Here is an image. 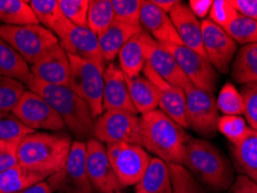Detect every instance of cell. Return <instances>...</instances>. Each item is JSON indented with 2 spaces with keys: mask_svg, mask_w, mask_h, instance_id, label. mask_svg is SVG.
Wrapping results in <instances>:
<instances>
[{
  "mask_svg": "<svg viewBox=\"0 0 257 193\" xmlns=\"http://www.w3.org/2000/svg\"><path fill=\"white\" fill-rule=\"evenodd\" d=\"M234 165L241 175L257 183V131H249L242 141L233 146Z\"/></svg>",
  "mask_w": 257,
  "mask_h": 193,
  "instance_id": "cell-26",
  "label": "cell"
},
{
  "mask_svg": "<svg viewBox=\"0 0 257 193\" xmlns=\"http://www.w3.org/2000/svg\"><path fill=\"white\" fill-rule=\"evenodd\" d=\"M183 166L194 178L210 190L221 192L234 183L233 165L218 147L206 140L189 135Z\"/></svg>",
  "mask_w": 257,
  "mask_h": 193,
  "instance_id": "cell-3",
  "label": "cell"
},
{
  "mask_svg": "<svg viewBox=\"0 0 257 193\" xmlns=\"http://www.w3.org/2000/svg\"><path fill=\"white\" fill-rule=\"evenodd\" d=\"M29 4L39 19L40 25L50 30L57 37L71 25L60 11L58 0H30Z\"/></svg>",
  "mask_w": 257,
  "mask_h": 193,
  "instance_id": "cell-28",
  "label": "cell"
},
{
  "mask_svg": "<svg viewBox=\"0 0 257 193\" xmlns=\"http://www.w3.org/2000/svg\"><path fill=\"white\" fill-rule=\"evenodd\" d=\"M105 149L112 169L123 186L137 185L152 160L144 147L132 143H108Z\"/></svg>",
  "mask_w": 257,
  "mask_h": 193,
  "instance_id": "cell-8",
  "label": "cell"
},
{
  "mask_svg": "<svg viewBox=\"0 0 257 193\" xmlns=\"http://www.w3.org/2000/svg\"><path fill=\"white\" fill-rule=\"evenodd\" d=\"M145 36L146 33L143 30L142 33L132 37L119 51L118 66L125 74V77H137L143 73L144 67L147 63Z\"/></svg>",
  "mask_w": 257,
  "mask_h": 193,
  "instance_id": "cell-23",
  "label": "cell"
},
{
  "mask_svg": "<svg viewBox=\"0 0 257 193\" xmlns=\"http://www.w3.org/2000/svg\"><path fill=\"white\" fill-rule=\"evenodd\" d=\"M158 9H160L162 12L169 14L172 12V10L180 2L177 0H151Z\"/></svg>",
  "mask_w": 257,
  "mask_h": 193,
  "instance_id": "cell-48",
  "label": "cell"
},
{
  "mask_svg": "<svg viewBox=\"0 0 257 193\" xmlns=\"http://www.w3.org/2000/svg\"><path fill=\"white\" fill-rule=\"evenodd\" d=\"M187 112L190 127L203 137H215L218 132L219 110L217 101L211 94L203 92L195 86L184 90Z\"/></svg>",
  "mask_w": 257,
  "mask_h": 193,
  "instance_id": "cell-12",
  "label": "cell"
},
{
  "mask_svg": "<svg viewBox=\"0 0 257 193\" xmlns=\"http://www.w3.org/2000/svg\"><path fill=\"white\" fill-rule=\"evenodd\" d=\"M33 132L35 131L26 126L12 111H0V139L4 141L20 142Z\"/></svg>",
  "mask_w": 257,
  "mask_h": 193,
  "instance_id": "cell-33",
  "label": "cell"
},
{
  "mask_svg": "<svg viewBox=\"0 0 257 193\" xmlns=\"http://www.w3.org/2000/svg\"><path fill=\"white\" fill-rule=\"evenodd\" d=\"M136 193H143V192H138V191H136Z\"/></svg>",
  "mask_w": 257,
  "mask_h": 193,
  "instance_id": "cell-50",
  "label": "cell"
},
{
  "mask_svg": "<svg viewBox=\"0 0 257 193\" xmlns=\"http://www.w3.org/2000/svg\"><path fill=\"white\" fill-rule=\"evenodd\" d=\"M212 4V0H190L189 2V9L196 15V18L204 19L209 15Z\"/></svg>",
  "mask_w": 257,
  "mask_h": 193,
  "instance_id": "cell-46",
  "label": "cell"
},
{
  "mask_svg": "<svg viewBox=\"0 0 257 193\" xmlns=\"http://www.w3.org/2000/svg\"><path fill=\"white\" fill-rule=\"evenodd\" d=\"M128 94L132 104L137 113H145L157 110L159 107V96L156 87L149 79L139 74L137 77H125Z\"/></svg>",
  "mask_w": 257,
  "mask_h": 193,
  "instance_id": "cell-24",
  "label": "cell"
},
{
  "mask_svg": "<svg viewBox=\"0 0 257 193\" xmlns=\"http://www.w3.org/2000/svg\"><path fill=\"white\" fill-rule=\"evenodd\" d=\"M241 95L243 97L245 122L251 130L257 131V83L244 85Z\"/></svg>",
  "mask_w": 257,
  "mask_h": 193,
  "instance_id": "cell-42",
  "label": "cell"
},
{
  "mask_svg": "<svg viewBox=\"0 0 257 193\" xmlns=\"http://www.w3.org/2000/svg\"><path fill=\"white\" fill-rule=\"evenodd\" d=\"M218 131L234 145L242 141L250 131L247 122L241 116H221L218 120Z\"/></svg>",
  "mask_w": 257,
  "mask_h": 193,
  "instance_id": "cell-36",
  "label": "cell"
},
{
  "mask_svg": "<svg viewBox=\"0 0 257 193\" xmlns=\"http://www.w3.org/2000/svg\"><path fill=\"white\" fill-rule=\"evenodd\" d=\"M0 24L11 27L40 25L29 2L26 0H0Z\"/></svg>",
  "mask_w": 257,
  "mask_h": 193,
  "instance_id": "cell-30",
  "label": "cell"
},
{
  "mask_svg": "<svg viewBox=\"0 0 257 193\" xmlns=\"http://www.w3.org/2000/svg\"><path fill=\"white\" fill-rule=\"evenodd\" d=\"M72 143L65 132L35 131L19 142V164L48 178L66 164Z\"/></svg>",
  "mask_w": 257,
  "mask_h": 193,
  "instance_id": "cell-1",
  "label": "cell"
},
{
  "mask_svg": "<svg viewBox=\"0 0 257 193\" xmlns=\"http://www.w3.org/2000/svg\"><path fill=\"white\" fill-rule=\"evenodd\" d=\"M18 146L19 142L10 143L5 149L0 153V172L13 168L19 164L18 161Z\"/></svg>",
  "mask_w": 257,
  "mask_h": 193,
  "instance_id": "cell-43",
  "label": "cell"
},
{
  "mask_svg": "<svg viewBox=\"0 0 257 193\" xmlns=\"http://www.w3.org/2000/svg\"><path fill=\"white\" fill-rule=\"evenodd\" d=\"M115 21L112 0H89L87 28L100 36Z\"/></svg>",
  "mask_w": 257,
  "mask_h": 193,
  "instance_id": "cell-32",
  "label": "cell"
},
{
  "mask_svg": "<svg viewBox=\"0 0 257 193\" xmlns=\"http://www.w3.org/2000/svg\"><path fill=\"white\" fill-rule=\"evenodd\" d=\"M93 135L104 145L132 143L142 146L139 117L125 111H103L96 118Z\"/></svg>",
  "mask_w": 257,
  "mask_h": 193,
  "instance_id": "cell-9",
  "label": "cell"
},
{
  "mask_svg": "<svg viewBox=\"0 0 257 193\" xmlns=\"http://www.w3.org/2000/svg\"><path fill=\"white\" fill-rule=\"evenodd\" d=\"M233 80L241 85L257 83V43L243 45L232 64Z\"/></svg>",
  "mask_w": 257,
  "mask_h": 193,
  "instance_id": "cell-29",
  "label": "cell"
},
{
  "mask_svg": "<svg viewBox=\"0 0 257 193\" xmlns=\"http://www.w3.org/2000/svg\"><path fill=\"white\" fill-rule=\"evenodd\" d=\"M43 180L47 177L18 164L0 172V193H17Z\"/></svg>",
  "mask_w": 257,
  "mask_h": 193,
  "instance_id": "cell-31",
  "label": "cell"
},
{
  "mask_svg": "<svg viewBox=\"0 0 257 193\" xmlns=\"http://www.w3.org/2000/svg\"><path fill=\"white\" fill-rule=\"evenodd\" d=\"M59 43L67 54L92 62L104 69V59L102 56L99 36L87 27H78L71 24L62 35L58 36Z\"/></svg>",
  "mask_w": 257,
  "mask_h": 193,
  "instance_id": "cell-17",
  "label": "cell"
},
{
  "mask_svg": "<svg viewBox=\"0 0 257 193\" xmlns=\"http://www.w3.org/2000/svg\"><path fill=\"white\" fill-rule=\"evenodd\" d=\"M143 75L149 79L156 87L160 110L168 117H171L174 122H176L183 128L190 127L187 112L186 95H184L183 90L172 86L171 83L159 77L147 63L143 70Z\"/></svg>",
  "mask_w": 257,
  "mask_h": 193,
  "instance_id": "cell-15",
  "label": "cell"
},
{
  "mask_svg": "<svg viewBox=\"0 0 257 193\" xmlns=\"http://www.w3.org/2000/svg\"><path fill=\"white\" fill-rule=\"evenodd\" d=\"M141 26L144 32L159 43L164 45L182 44L169 14L162 12L151 0L143 2Z\"/></svg>",
  "mask_w": 257,
  "mask_h": 193,
  "instance_id": "cell-20",
  "label": "cell"
},
{
  "mask_svg": "<svg viewBox=\"0 0 257 193\" xmlns=\"http://www.w3.org/2000/svg\"><path fill=\"white\" fill-rule=\"evenodd\" d=\"M165 47L174 56L191 85L213 95L218 74L210 60L183 44H167Z\"/></svg>",
  "mask_w": 257,
  "mask_h": 193,
  "instance_id": "cell-11",
  "label": "cell"
},
{
  "mask_svg": "<svg viewBox=\"0 0 257 193\" xmlns=\"http://www.w3.org/2000/svg\"><path fill=\"white\" fill-rule=\"evenodd\" d=\"M237 11L230 4V0H214L209 13V20L222 29H226L237 17Z\"/></svg>",
  "mask_w": 257,
  "mask_h": 193,
  "instance_id": "cell-41",
  "label": "cell"
},
{
  "mask_svg": "<svg viewBox=\"0 0 257 193\" xmlns=\"http://www.w3.org/2000/svg\"><path fill=\"white\" fill-rule=\"evenodd\" d=\"M202 35L206 58L212 64L214 70L227 74L230 63L237 51L236 42L209 19L202 22Z\"/></svg>",
  "mask_w": 257,
  "mask_h": 193,
  "instance_id": "cell-14",
  "label": "cell"
},
{
  "mask_svg": "<svg viewBox=\"0 0 257 193\" xmlns=\"http://www.w3.org/2000/svg\"><path fill=\"white\" fill-rule=\"evenodd\" d=\"M9 145H10V142H6V141H4V140L0 139V153H2L3 150L5 149Z\"/></svg>",
  "mask_w": 257,
  "mask_h": 193,
  "instance_id": "cell-49",
  "label": "cell"
},
{
  "mask_svg": "<svg viewBox=\"0 0 257 193\" xmlns=\"http://www.w3.org/2000/svg\"><path fill=\"white\" fill-rule=\"evenodd\" d=\"M215 101H217L218 110L221 111L225 116L243 115V97L233 83L226 82L219 92L218 98Z\"/></svg>",
  "mask_w": 257,
  "mask_h": 193,
  "instance_id": "cell-35",
  "label": "cell"
},
{
  "mask_svg": "<svg viewBox=\"0 0 257 193\" xmlns=\"http://www.w3.org/2000/svg\"><path fill=\"white\" fill-rule=\"evenodd\" d=\"M237 13L257 21V0H230Z\"/></svg>",
  "mask_w": 257,
  "mask_h": 193,
  "instance_id": "cell-44",
  "label": "cell"
},
{
  "mask_svg": "<svg viewBox=\"0 0 257 193\" xmlns=\"http://www.w3.org/2000/svg\"><path fill=\"white\" fill-rule=\"evenodd\" d=\"M26 90L27 87L22 82L0 77V111H13Z\"/></svg>",
  "mask_w": 257,
  "mask_h": 193,
  "instance_id": "cell-38",
  "label": "cell"
},
{
  "mask_svg": "<svg viewBox=\"0 0 257 193\" xmlns=\"http://www.w3.org/2000/svg\"><path fill=\"white\" fill-rule=\"evenodd\" d=\"M169 17L182 44L203 57H206L203 45L202 24L191 12L189 6L180 2L169 13Z\"/></svg>",
  "mask_w": 257,
  "mask_h": 193,
  "instance_id": "cell-21",
  "label": "cell"
},
{
  "mask_svg": "<svg viewBox=\"0 0 257 193\" xmlns=\"http://www.w3.org/2000/svg\"><path fill=\"white\" fill-rule=\"evenodd\" d=\"M136 191L143 193H173V183L168 164L158 157H152Z\"/></svg>",
  "mask_w": 257,
  "mask_h": 193,
  "instance_id": "cell-25",
  "label": "cell"
},
{
  "mask_svg": "<svg viewBox=\"0 0 257 193\" xmlns=\"http://www.w3.org/2000/svg\"><path fill=\"white\" fill-rule=\"evenodd\" d=\"M142 147L167 164L183 165L189 135L183 127L157 109L139 117Z\"/></svg>",
  "mask_w": 257,
  "mask_h": 193,
  "instance_id": "cell-4",
  "label": "cell"
},
{
  "mask_svg": "<svg viewBox=\"0 0 257 193\" xmlns=\"http://www.w3.org/2000/svg\"><path fill=\"white\" fill-rule=\"evenodd\" d=\"M0 77L14 79L25 86L33 78L29 64L3 39H0Z\"/></svg>",
  "mask_w": 257,
  "mask_h": 193,
  "instance_id": "cell-27",
  "label": "cell"
},
{
  "mask_svg": "<svg viewBox=\"0 0 257 193\" xmlns=\"http://www.w3.org/2000/svg\"><path fill=\"white\" fill-rule=\"evenodd\" d=\"M145 50L147 64L159 77L172 86L182 89L183 92L192 86L168 49L164 44L154 41L147 33L145 36Z\"/></svg>",
  "mask_w": 257,
  "mask_h": 193,
  "instance_id": "cell-16",
  "label": "cell"
},
{
  "mask_svg": "<svg viewBox=\"0 0 257 193\" xmlns=\"http://www.w3.org/2000/svg\"><path fill=\"white\" fill-rule=\"evenodd\" d=\"M60 11L71 24L78 27H87L89 0H58Z\"/></svg>",
  "mask_w": 257,
  "mask_h": 193,
  "instance_id": "cell-40",
  "label": "cell"
},
{
  "mask_svg": "<svg viewBox=\"0 0 257 193\" xmlns=\"http://www.w3.org/2000/svg\"><path fill=\"white\" fill-rule=\"evenodd\" d=\"M116 193H122V191H118V192H116Z\"/></svg>",
  "mask_w": 257,
  "mask_h": 193,
  "instance_id": "cell-51",
  "label": "cell"
},
{
  "mask_svg": "<svg viewBox=\"0 0 257 193\" xmlns=\"http://www.w3.org/2000/svg\"><path fill=\"white\" fill-rule=\"evenodd\" d=\"M30 72L33 78L42 82L69 87L71 72L69 54L59 43L33 64Z\"/></svg>",
  "mask_w": 257,
  "mask_h": 193,
  "instance_id": "cell-18",
  "label": "cell"
},
{
  "mask_svg": "<svg viewBox=\"0 0 257 193\" xmlns=\"http://www.w3.org/2000/svg\"><path fill=\"white\" fill-rule=\"evenodd\" d=\"M103 111L117 110L138 115L128 94L125 74L115 63H110L103 73Z\"/></svg>",
  "mask_w": 257,
  "mask_h": 193,
  "instance_id": "cell-19",
  "label": "cell"
},
{
  "mask_svg": "<svg viewBox=\"0 0 257 193\" xmlns=\"http://www.w3.org/2000/svg\"><path fill=\"white\" fill-rule=\"evenodd\" d=\"M69 87L89 105L93 116L97 118L103 113V73L104 69L92 62L69 55Z\"/></svg>",
  "mask_w": 257,
  "mask_h": 193,
  "instance_id": "cell-6",
  "label": "cell"
},
{
  "mask_svg": "<svg viewBox=\"0 0 257 193\" xmlns=\"http://www.w3.org/2000/svg\"><path fill=\"white\" fill-rule=\"evenodd\" d=\"M47 181L54 193H93L86 168V142L74 140L66 164Z\"/></svg>",
  "mask_w": 257,
  "mask_h": 193,
  "instance_id": "cell-7",
  "label": "cell"
},
{
  "mask_svg": "<svg viewBox=\"0 0 257 193\" xmlns=\"http://www.w3.org/2000/svg\"><path fill=\"white\" fill-rule=\"evenodd\" d=\"M143 0H112L115 20L125 22V24L142 27L141 11Z\"/></svg>",
  "mask_w": 257,
  "mask_h": 193,
  "instance_id": "cell-39",
  "label": "cell"
},
{
  "mask_svg": "<svg viewBox=\"0 0 257 193\" xmlns=\"http://www.w3.org/2000/svg\"><path fill=\"white\" fill-rule=\"evenodd\" d=\"M34 131L65 132L66 125L54 108L39 94L27 89L12 111Z\"/></svg>",
  "mask_w": 257,
  "mask_h": 193,
  "instance_id": "cell-10",
  "label": "cell"
},
{
  "mask_svg": "<svg viewBox=\"0 0 257 193\" xmlns=\"http://www.w3.org/2000/svg\"><path fill=\"white\" fill-rule=\"evenodd\" d=\"M17 193H54V191H52L50 185L48 184V181L43 180Z\"/></svg>",
  "mask_w": 257,
  "mask_h": 193,
  "instance_id": "cell-47",
  "label": "cell"
},
{
  "mask_svg": "<svg viewBox=\"0 0 257 193\" xmlns=\"http://www.w3.org/2000/svg\"><path fill=\"white\" fill-rule=\"evenodd\" d=\"M27 89L43 97L62 117L66 128L79 141L92 139L96 118L93 116L86 101L75 94L70 87L45 83L32 78ZM85 142V141H84Z\"/></svg>",
  "mask_w": 257,
  "mask_h": 193,
  "instance_id": "cell-2",
  "label": "cell"
},
{
  "mask_svg": "<svg viewBox=\"0 0 257 193\" xmlns=\"http://www.w3.org/2000/svg\"><path fill=\"white\" fill-rule=\"evenodd\" d=\"M86 168L93 190L99 193L122 191L124 186L112 169L105 145L95 138L86 141Z\"/></svg>",
  "mask_w": 257,
  "mask_h": 193,
  "instance_id": "cell-13",
  "label": "cell"
},
{
  "mask_svg": "<svg viewBox=\"0 0 257 193\" xmlns=\"http://www.w3.org/2000/svg\"><path fill=\"white\" fill-rule=\"evenodd\" d=\"M142 32V27H136L118 20L112 22L110 27L99 36V44L104 62L114 63L124 45Z\"/></svg>",
  "mask_w": 257,
  "mask_h": 193,
  "instance_id": "cell-22",
  "label": "cell"
},
{
  "mask_svg": "<svg viewBox=\"0 0 257 193\" xmlns=\"http://www.w3.org/2000/svg\"><path fill=\"white\" fill-rule=\"evenodd\" d=\"M0 39L10 44L30 66L59 44L58 37L42 25L0 26Z\"/></svg>",
  "mask_w": 257,
  "mask_h": 193,
  "instance_id": "cell-5",
  "label": "cell"
},
{
  "mask_svg": "<svg viewBox=\"0 0 257 193\" xmlns=\"http://www.w3.org/2000/svg\"><path fill=\"white\" fill-rule=\"evenodd\" d=\"M232 193H257V183L247 177L239 175L230 187Z\"/></svg>",
  "mask_w": 257,
  "mask_h": 193,
  "instance_id": "cell-45",
  "label": "cell"
},
{
  "mask_svg": "<svg viewBox=\"0 0 257 193\" xmlns=\"http://www.w3.org/2000/svg\"><path fill=\"white\" fill-rule=\"evenodd\" d=\"M224 30L236 42V44L247 45L257 43V21L240 13Z\"/></svg>",
  "mask_w": 257,
  "mask_h": 193,
  "instance_id": "cell-34",
  "label": "cell"
},
{
  "mask_svg": "<svg viewBox=\"0 0 257 193\" xmlns=\"http://www.w3.org/2000/svg\"><path fill=\"white\" fill-rule=\"evenodd\" d=\"M168 166L172 177L173 193H209L183 165L168 164Z\"/></svg>",
  "mask_w": 257,
  "mask_h": 193,
  "instance_id": "cell-37",
  "label": "cell"
}]
</instances>
